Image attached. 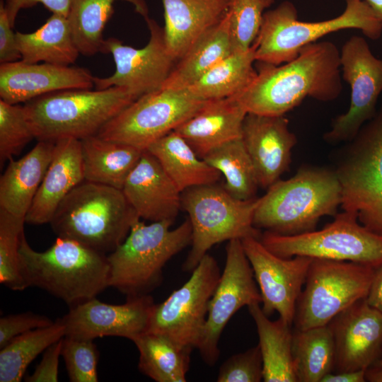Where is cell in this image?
Wrapping results in <instances>:
<instances>
[{
	"instance_id": "obj_1",
	"label": "cell",
	"mask_w": 382,
	"mask_h": 382,
	"mask_svg": "<svg viewBox=\"0 0 382 382\" xmlns=\"http://www.w3.org/2000/svg\"><path fill=\"white\" fill-rule=\"evenodd\" d=\"M255 66V80L233 96L247 112L284 115L307 97L330 102L342 93L340 52L330 41L308 45L286 63L256 61Z\"/></svg>"
},
{
	"instance_id": "obj_2",
	"label": "cell",
	"mask_w": 382,
	"mask_h": 382,
	"mask_svg": "<svg viewBox=\"0 0 382 382\" xmlns=\"http://www.w3.org/2000/svg\"><path fill=\"white\" fill-rule=\"evenodd\" d=\"M19 255L28 287L40 288L70 307L96 297L109 286L108 255L74 240L58 237L39 252L30 247L23 233Z\"/></svg>"
},
{
	"instance_id": "obj_3",
	"label": "cell",
	"mask_w": 382,
	"mask_h": 382,
	"mask_svg": "<svg viewBox=\"0 0 382 382\" xmlns=\"http://www.w3.org/2000/svg\"><path fill=\"white\" fill-rule=\"evenodd\" d=\"M341 202L342 187L335 170L301 168L259 197L253 226L284 236L312 231L321 217L334 215Z\"/></svg>"
},
{
	"instance_id": "obj_4",
	"label": "cell",
	"mask_w": 382,
	"mask_h": 382,
	"mask_svg": "<svg viewBox=\"0 0 382 382\" xmlns=\"http://www.w3.org/2000/svg\"><path fill=\"white\" fill-rule=\"evenodd\" d=\"M139 219L122 190L84 180L64 197L50 224L58 237L107 255Z\"/></svg>"
},
{
	"instance_id": "obj_5",
	"label": "cell",
	"mask_w": 382,
	"mask_h": 382,
	"mask_svg": "<svg viewBox=\"0 0 382 382\" xmlns=\"http://www.w3.org/2000/svg\"><path fill=\"white\" fill-rule=\"evenodd\" d=\"M138 98L117 86L71 89L34 98L23 105L37 141L79 140L97 135L110 120Z\"/></svg>"
},
{
	"instance_id": "obj_6",
	"label": "cell",
	"mask_w": 382,
	"mask_h": 382,
	"mask_svg": "<svg viewBox=\"0 0 382 382\" xmlns=\"http://www.w3.org/2000/svg\"><path fill=\"white\" fill-rule=\"evenodd\" d=\"M173 223L164 220L146 224L137 219L125 240L108 255L109 286L127 297L146 295L158 286L166 264L192 243L189 218L171 229Z\"/></svg>"
},
{
	"instance_id": "obj_7",
	"label": "cell",
	"mask_w": 382,
	"mask_h": 382,
	"mask_svg": "<svg viewBox=\"0 0 382 382\" xmlns=\"http://www.w3.org/2000/svg\"><path fill=\"white\" fill-rule=\"evenodd\" d=\"M360 30L371 40L380 38V21L363 0H346L344 11L325 21L304 22L298 20L295 5L290 1L281 2L265 12L256 40L255 60L279 65L295 59L305 46L323 37L343 30Z\"/></svg>"
},
{
	"instance_id": "obj_8",
	"label": "cell",
	"mask_w": 382,
	"mask_h": 382,
	"mask_svg": "<svg viewBox=\"0 0 382 382\" xmlns=\"http://www.w3.org/2000/svg\"><path fill=\"white\" fill-rule=\"evenodd\" d=\"M259 197L243 200L216 183L192 187L181 192L182 208L188 214L192 230L191 250L183 265L191 272L214 245L248 236L260 238L253 226Z\"/></svg>"
},
{
	"instance_id": "obj_9",
	"label": "cell",
	"mask_w": 382,
	"mask_h": 382,
	"mask_svg": "<svg viewBox=\"0 0 382 382\" xmlns=\"http://www.w3.org/2000/svg\"><path fill=\"white\" fill-rule=\"evenodd\" d=\"M345 148L335 171L343 211L382 236V104Z\"/></svg>"
},
{
	"instance_id": "obj_10",
	"label": "cell",
	"mask_w": 382,
	"mask_h": 382,
	"mask_svg": "<svg viewBox=\"0 0 382 382\" xmlns=\"http://www.w3.org/2000/svg\"><path fill=\"white\" fill-rule=\"evenodd\" d=\"M272 253L284 258L347 261L376 268L382 265V236L368 229L352 212L335 215L319 231L284 236L265 231L260 238Z\"/></svg>"
},
{
	"instance_id": "obj_11",
	"label": "cell",
	"mask_w": 382,
	"mask_h": 382,
	"mask_svg": "<svg viewBox=\"0 0 382 382\" xmlns=\"http://www.w3.org/2000/svg\"><path fill=\"white\" fill-rule=\"evenodd\" d=\"M374 268L347 261L313 259L297 300L294 328L328 325L342 311L366 299Z\"/></svg>"
},
{
	"instance_id": "obj_12",
	"label": "cell",
	"mask_w": 382,
	"mask_h": 382,
	"mask_svg": "<svg viewBox=\"0 0 382 382\" xmlns=\"http://www.w3.org/2000/svg\"><path fill=\"white\" fill-rule=\"evenodd\" d=\"M207 101L187 88H161L134 100L106 123L97 136L145 151L194 116Z\"/></svg>"
},
{
	"instance_id": "obj_13",
	"label": "cell",
	"mask_w": 382,
	"mask_h": 382,
	"mask_svg": "<svg viewBox=\"0 0 382 382\" xmlns=\"http://www.w3.org/2000/svg\"><path fill=\"white\" fill-rule=\"evenodd\" d=\"M221 274L214 257L207 253L181 287L155 304L146 332L163 335L190 352L197 348Z\"/></svg>"
},
{
	"instance_id": "obj_14",
	"label": "cell",
	"mask_w": 382,
	"mask_h": 382,
	"mask_svg": "<svg viewBox=\"0 0 382 382\" xmlns=\"http://www.w3.org/2000/svg\"><path fill=\"white\" fill-rule=\"evenodd\" d=\"M340 63L342 78L350 87V103L324 134V139L332 144L349 141L357 135L375 115L382 93V59L372 53L364 37L353 35L343 44Z\"/></svg>"
},
{
	"instance_id": "obj_15",
	"label": "cell",
	"mask_w": 382,
	"mask_h": 382,
	"mask_svg": "<svg viewBox=\"0 0 382 382\" xmlns=\"http://www.w3.org/2000/svg\"><path fill=\"white\" fill-rule=\"evenodd\" d=\"M226 254L224 269L209 301L206 323L197 348L210 366L219 358L220 337L231 317L243 306L262 302L241 240L228 241Z\"/></svg>"
},
{
	"instance_id": "obj_16",
	"label": "cell",
	"mask_w": 382,
	"mask_h": 382,
	"mask_svg": "<svg viewBox=\"0 0 382 382\" xmlns=\"http://www.w3.org/2000/svg\"><path fill=\"white\" fill-rule=\"evenodd\" d=\"M145 21L150 36L142 48L125 45L115 37L104 40L101 52L112 54L115 71L108 77L94 76L95 89L122 87L139 98L161 88L178 59L168 50L163 27L149 17Z\"/></svg>"
},
{
	"instance_id": "obj_17",
	"label": "cell",
	"mask_w": 382,
	"mask_h": 382,
	"mask_svg": "<svg viewBox=\"0 0 382 382\" xmlns=\"http://www.w3.org/2000/svg\"><path fill=\"white\" fill-rule=\"evenodd\" d=\"M241 242L261 294L262 311L268 317L277 312L280 318L292 325L297 300L313 258L281 257L254 236L245 237Z\"/></svg>"
},
{
	"instance_id": "obj_18",
	"label": "cell",
	"mask_w": 382,
	"mask_h": 382,
	"mask_svg": "<svg viewBox=\"0 0 382 382\" xmlns=\"http://www.w3.org/2000/svg\"><path fill=\"white\" fill-rule=\"evenodd\" d=\"M122 304H109L96 297L70 307L60 318L65 336L93 340L115 336L132 341L148 330L155 306L149 295L127 297Z\"/></svg>"
},
{
	"instance_id": "obj_19",
	"label": "cell",
	"mask_w": 382,
	"mask_h": 382,
	"mask_svg": "<svg viewBox=\"0 0 382 382\" xmlns=\"http://www.w3.org/2000/svg\"><path fill=\"white\" fill-rule=\"evenodd\" d=\"M335 348V371L366 370L382 357V313L361 299L328 324Z\"/></svg>"
},
{
	"instance_id": "obj_20",
	"label": "cell",
	"mask_w": 382,
	"mask_h": 382,
	"mask_svg": "<svg viewBox=\"0 0 382 382\" xmlns=\"http://www.w3.org/2000/svg\"><path fill=\"white\" fill-rule=\"evenodd\" d=\"M93 78L83 67L22 60L1 64L0 98L8 103L20 104L56 91L92 89Z\"/></svg>"
},
{
	"instance_id": "obj_21",
	"label": "cell",
	"mask_w": 382,
	"mask_h": 382,
	"mask_svg": "<svg viewBox=\"0 0 382 382\" xmlns=\"http://www.w3.org/2000/svg\"><path fill=\"white\" fill-rule=\"evenodd\" d=\"M242 140L255 169L259 187L268 189L289 169L297 142L284 115L248 112Z\"/></svg>"
},
{
	"instance_id": "obj_22",
	"label": "cell",
	"mask_w": 382,
	"mask_h": 382,
	"mask_svg": "<svg viewBox=\"0 0 382 382\" xmlns=\"http://www.w3.org/2000/svg\"><path fill=\"white\" fill-rule=\"evenodd\" d=\"M140 219L174 221L181 206V192L156 158L147 150L128 175L122 189Z\"/></svg>"
},
{
	"instance_id": "obj_23",
	"label": "cell",
	"mask_w": 382,
	"mask_h": 382,
	"mask_svg": "<svg viewBox=\"0 0 382 382\" xmlns=\"http://www.w3.org/2000/svg\"><path fill=\"white\" fill-rule=\"evenodd\" d=\"M84 180L81 141L71 137L59 139L55 142L51 163L25 216V223H50L62 201Z\"/></svg>"
},
{
	"instance_id": "obj_24",
	"label": "cell",
	"mask_w": 382,
	"mask_h": 382,
	"mask_svg": "<svg viewBox=\"0 0 382 382\" xmlns=\"http://www.w3.org/2000/svg\"><path fill=\"white\" fill-rule=\"evenodd\" d=\"M247 111L235 97L210 100L174 131L202 158L216 148L242 137Z\"/></svg>"
},
{
	"instance_id": "obj_25",
	"label": "cell",
	"mask_w": 382,
	"mask_h": 382,
	"mask_svg": "<svg viewBox=\"0 0 382 382\" xmlns=\"http://www.w3.org/2000/svg\"><path fill=\"white\" fill-rule=\"evenodd\" d=\"M231 0H161L165 37L170 53L178 60L207 30L218 24Z\"/></svg>"
},
{
	"instance_id": "obj_26",
	"label": "cell",
	"mask_w": 382,
	"mask_h": 382,
	"mask_svg": "<svg viewBox=\"0 0 382 382\" xmlns=\"http://www.w3.org/2000/svg\"><path fill=\"white\" fill-rule=\"evenodd\" d=\"M55 142L37 141L18 160L11 159L0 178V208L25 218L51 163Z\"/></svg>"
},
{
	"instance_id": "obj_27",
	"label": "cell",
	"mask_w": 382,
	"mask_h": 382,
	"mask_svg": "<svg viewBox=\"0 0 382 382\" xmlns=\"http://www.w3.org/2000/svg\"><path fill=\"white\" fill-rule=\"evenodd\" d=\"M80 141L85 180L120 190L144 151L97 135Z\"/></svg>"
},
{
	"instance_id": "obj_28",
	"label": "cell",
	"mask_w": 382,
	"mask_h": 382,
	"mask_svg": "<svg viewBox=\"0 0 382 382\" xmlns=\"http://www.w3.org/2000/svg\"><path fill=\"white\" fill-rule=\"evenodd\" d=\"M232 53L227 12L218 24L202 35L178 60L161 88L185 89Z\"/></svg>"
},
{
	"instance_id": "obj_29",
	"label": "cell",
	"mask_w": 382,
	"mask_h": 382,
	"mask_svg": "<svg viewBox=\"0 0 382 382\" xmlns=\"http://www.w3.org/2000/svg\"><path fill=\"white\" fill-rule=\"evenodd\" d=\"M158 161L182 192L187 188L217 183L221 173L197 156L176 132L154 142L146 149Z\"/></svg>"
},
{
	"instance_id": "obj_30",
	"label": "cell",
	"mask_w": 382,
	"mask_h": 382,
	"mask_svg": "<svg viewBox=\"0 0 382 382\" xmlns=\"http://www.w3.org/2000/svg\"><path fill=\"white\" fill-rule=\"evenodd\" d=\"M256 325L265 382H297L292 356L291 325L279 317L272 321L255 303L248 306Z\"/></svg>"
},
{
	"instance_id": "obj_31",
	"label": "cell",
	"mask_w": 382,
	"mask_h": 382,
	"mask_svg": "<svg viewBox=\"0 0 382 382\" xmlns=\"http://www.w3.org/2000/svg\"><path fill=\"white\" fill-rule=\"evenodd\" d=\"M21 60L70 66L80 52L74 42L67 17L52 13L30 33L16 32Z\"/></svg>"
},
{
	"instance_id": "obj_32",
	"label": "cell",
	"mask_w": 382,
	"mask_h": 382,
	"mask_svg": "<svg viewBox=\"0 0 382 382\" xmlns=\"http://www.w3.org/2000/svg\"><path fill=\"white\" fill-rule=\"evenodd\" d=\"M255 62L253 44L247 51L232 53L220 61L187 89L195 97L205 100L236 96L257 76Z\"/></svg>"
},
{
	"instance_id": "obj_33",
	"label": "cell",
	"mask_w": 382,
	"mask_h": 382,
	"mask_svg": "<svg viewBox=\"0 0 382 382\" xmlns=\"http://www.w3.org/2000/svg\"><path fill=\"white\" fill-rule=\"evenodd\" d=\"M117 0H71L67 16L74 42L80 52L93 56L101 52L105 39L103 31L114 13ZM134 6L144 20L149 18L146 0H122Z\"/></svg>"
},
{
	"instance_id": "obj_34",
	"label": "cell",
	"mask_w": 382,
	"mask_h": 382,
	"mask_svg": "<svg viewBox=\"0 0 382 382\" xmlns=\"http://www.w3.org/2000/svg\"><path fill=\"white\" fill-rule=\"evenodd\" d=\"M139 357L138 368L156 382H185L190 353L168 337L146 332L135 337Z\"/></svg>"
},
{
	"instance_id": "obj_35",
	"label": "cell",
	"mask_w": 382,
	"mask_h": 382,
	"mask_svg": "<svg viewBox=\"0 0 382 382\" xmlns=\"http://www.w3.org/2000/svg\"><path fill=\"white\" fill-rule=\"evenodd\" d=\"M292 356L297 382H321L335 368V343L329 326L294 328Z\"/></svg>"
},
{
	"instance_id": "obj_36",
	"label": "cell",
	"mask_w": 382,
	"mask_h": 382,
	"mask_svg": "<svg viewBox=\"0 0 382 382\" xmlns=\"http://www.w3.org/2000/svg\"><path fill=\"white\" fill-rule=\"evenodd\" d=\"M65 336L60 318L51 325L14 337L0 351V382H19L28 365L55 342Z\"/></svg>"
},
{
	"instance_id": "obj_37",
	"label": "cell",
	"mask_w": 382,
	"mask_h": 382,
	"mask_svg": "<svg viewBox=\"0 0 382 382\" xmlns=\"http://www.w3.org/2000/svg\"><path fill=\"white\" fill-rule=\"evenodd\" d=\"M202 158L224 175L223 187L233 197L243 200L256 197L257 178L242 137L216 148Z\"/></svg>"
},
{
	"instance_id": "obj_38",
	"label": "cell",
	"mask_w": 382,
	"mask_h": 382,
	"mask_svg": "<svg viewBox=\"0 0 382 382\" xmlns=\"http://www.w3.org/2000/svg\"><path fill=\"white\" fill-rule=\"evenodd\" d=\"M23 218L0 208V282L13 291L28 288L20 268L19 245Z\"/></svg>"
},
{
	"instance_id": "obj_39",
	"label": "cell",
	"mask_w": 382,
	"mask_h": 382,
	"mask_svg": "<svg viewBox=\"0 0 382 382\" xmlns=\"http://www.w3.org/2000/svg\"><path fill=\"white\" fill-rule=\"evenodd\" d=\"M275 0H231L228 11L233 53L249 50L260 30L265 9Z\"/></svg>"
},
{
	"instance_id": "obj_40",
	"label": "cell",
	"mask_w": 382,
	"mask_h": 382,
	"mask_svg": "<svg viewBox=\"0 0 382 382\" xmlns=\"http://www.w3.org/2000/svg\"><path fill=\"white\" fill-rule=\"evenodd\" d=\"M35 139L23 105L0 99V164L9 161Z\"/></svg>"
},
{
	"instance_id": "obj_41",
	"label": "cell",
	"mask_w": 382,
	"mask_h": 382,
	"mask_svg": "<svg viewBox=\"0 0 382 382\" xmlns=\"http://www.w3.org/2000/svg\"><path fill=\"white\" fill-rule=\"evenodd\" d=\"M61 354L70 381H98L99 352L93 340L64 336Z\"/></svg>"
},
{
	"instance_id": "obj_42",
	"label": "cell",
	"mask_w": 382,
	"mask_h": 382,
	"mask_svg": "<svg viewBox=\"0 0 382 382\" xmlns=\"http://www.w3.org/2000/svg\"><path fill=\"white\" fill-rule=\"evenodd\" d=\"M263 364L259 345L228 357L220 366L217 382H260Z\"/></svg>"
},
{
	"instance_id": "obj_43",
	"label": "cell",
	"mask_w": 382,
	"mask_h": 382,
	"mask_svg": "<svg viewBox=\"0 0 382 382\" xmlns=\"http://www.w3.org/2000/svg\"><path fill=\"white\" fill-rule=\"evenodd\" d=\"M53 323L48 317L32 312L3 316L0 318V348L17 336Z\"/></svg>"
},
{
	"instance_id": "obj_44",
	"label": "cell",
	"mask_w": 382,
	"mask_h": 382,
	"mask_svg": "<svg viewBox=\"0 0 382 382\" xmlns=\"http://www.w3.org/2000/svg\"><path fill=\"white\" fill-rule=\"evenodd\" d=\"M62 339L55 342L45 351L42 358L32 375L28 376V382H57L59 380V361L62 356Z\"/></svg>"
},
{
	"instance_id": "obj_45",
	"label": "cell",
	"mask_w": 382,
	"mask_h": 382,
	"mask_svg": "<svg viewBox=\"0 0 382 382\" xmlns=\"http://www.w3.org/2000/svg\"><path fill=\"white\" fill-rule=\"evenodd\" d=\"M4 7V1H0V62L10 63L21 60V54L18 48L16 33Z\"/></svg>"
},
{
	"instance_id": "obj_46",
	"label": "cell",
	"mask_w": 382,
	"mask_h": 382,
	"mask_svg": "<svg viewBox=\"0 0 382 382\" xmlns=\"http://www.w3.org/2000/svg\"><path fill=\"white\" fill-rule=\"evenodd\" d=\"M37 4H43L52 13L67 17L71 0H5L4 7L12 28H14L16 17L21 10Z\"/></svg>"
},
{
	"instance_id": "obj_47",
	"label": "cell",
	"mask_w": 382,
	"mask_h": 382,
	"mask_svg": "<svg viewBox=\"0 0 382 382\" xmlns=\"http://www.w3.org/2000/svg\"><path fill=\"white\" fill-rule=\"evenodd\" d=\"M365 300L370 306L382 313V265L374 269L373 279Z\"/></svg>"
},
{
	"instance_id": "obj_48",
	"label": "cell",
	"mask_w": 382,
	"mask_h": 382,
	"mask_svg": "<svg viewBox=\"0 0 382 382\" xmlns=\"http://www.w3.org/2000/svg\"><path fill=\"white\" fill-rule=\"evenodd\" d=\"M366 370L335 371L326 375L321 382H364Z\"/></svg>"
},
{
	"instance_id": "obj_49",
	"label": "cell",
	"mask_w": 382,
	"mask_h": 382,
	"mask_svg": "<svg viewBox=\"0 0 382 382\" xmlns=\"http://www.w3.org/2000/svg\"><path fill=\"white\" fill-rule=\"evenodd\" d=\"M366 380L369 382H382V357L366 370Z\"/></svg>"
},
{
	"instance_id": "obj_50",
	"label": "cell",
	"mask_w": 382,
	"mask_h": 382,
	"mask_svg": "<svg viewBox=\"0 0 382 382\" xmlns=\"http://www.w3.org/2000/svg\"><path fill=\"white\" fill-rule=\"evenodd\" d=\"M371 8L382 27V0H363Z\"/></svg>"
}]
</instances>
